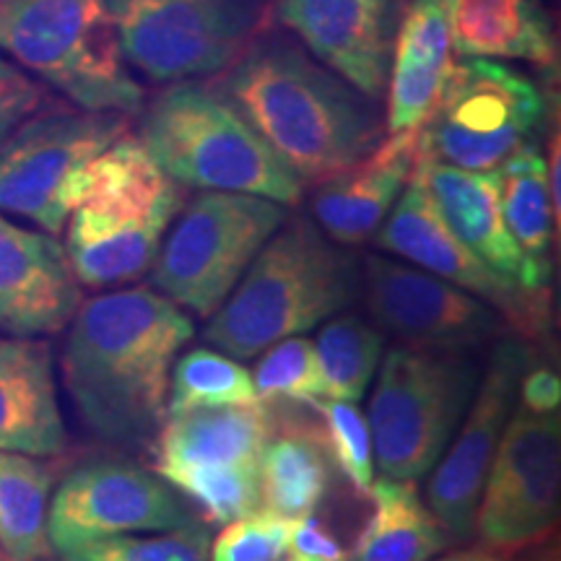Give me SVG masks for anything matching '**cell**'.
<instances>
[{
    "instance_id": "12",
    "label": "cell",
    "mask_w": 561,
    "mask_h": 561,
    "mask_svg": "<svg viewBox=\"0 0 561 561\" xmlns=\"http://www.w3.org/2000/svg\"><path fill=\"white\" fill-rule=\"evenodd\" d=\"M561 507V419L517 403L504 430L473 530L491 551H517L557 528Z\"/></svg>"
},
{
    "instance_id": "20",
    "label": "cell",
    "mask_w": 561,
    "mask_h": 561,
    "mask_svg": "<svg viewBox=\"0 0 561 561\" xmlns=\"http://www.w3.org/2000/svg\"><path fill=\"white\" fill-rule=\"evenodd\" d=\"M419 159V130L390 133L367 157L318 182L312 221L343 248L369 242L401 198Z\"/></svg>"
},
{
    "instance_id": "5",
    "label": "cell",
    "mask_w": 561,
    "mask_h": 561,
    "mask_svg": "<svg viewBox=\"0 0 561 561\" xmlns=\"http://www.w3.org/2000/svg\"><path fill=\"white\" fill-rule=\"evenodd\" d=\"M140 112V144L178 185L257 195L280 206H297L305 195V182L216 83H167Z\"/></svg>"
},
{
    "instance_id": "40",
    "label": "cell",
    "mask_w": 561,
    "mask_h": 561,
    "mask_svg": "<svg viewBox=\"0 0 561 561\" xmlns=\"http://www.w3.org/2000/svg\"><path fill=\"white\" fill-rule=\"evenodd\" d=\"M543 561H559L557 559V551H553V553H546V559Z\"/></svg>"
},
{
    "instance_id": "10",
    "label": "cell",
    "mask_w": 561,
    "mask_h": 561,
    "mask_svg": "<svg viewBox=\"0 0 561 561\" xmlns=\"http://www.w3.org/2000/svg\"><path fill=\"white\" fill-rule=\"evenodd\" d=\"M543 117L541 89L520 68L458 55L437 107L421 125L419 146L458 170L494 172L517 149L536 144Z\"/></svg>"
},
{
    "instance_id": "21",
    "label": "cell",
    "mask_w": 561,
    "mask_h": 561,
    "mask_svg": "<svg viewBox=\"0 0 561 561\" xmlns=\"http://www.w3.org/2000/svg\"><path fill=\"white\" fill-rule=\"evenodd\" d=\"M447 0H411L401 11L388 70V133L421 130L453 70Z\"/></svg>"
},
{
    "instance_id": "30",
    "label": "cell",
    "mask_w": 561,
    "mask_h": 561,
    "mask_svg": "<svg viewBox=\"0 0 561 561\" xmlns=\"http://www.w3.org/2000/svg\"><path fill=\"white\" fill-rule=\"evenodd\" d=\"M252 401H257V396L250 369L219 348H193L172 364L167 416Z\"/></svg>"
},
{
    "instance_id": "2",
    "label": "cell",
    "mask_w": 561,
    "mask_h": 561,
    "mask_svg": "<svg viewBox=\"0 0 561 561\" xmlns=\"http://www.w3.org/2000/svg\"><path fill=\"white\" fill-rule=\"evenodd\" d=\"M216 89L297 178L318 182L385 140V112L289 32H257Z\"/></svg>"
},
{
    "instance_id": "26",
    "label": "cell",
    "mask_w": 561,
    "mask_h": 561,
    "mask_svg": "<svg viewBox=\"0 0 561 561\" xmlns=\"http://www.w3.org/2000/svg\"><path fill=\"white\" fill-rule=\"evenodd\" d=\"M371 512L351 561H430L445 551L450 536L419 494L416 481L382 476L371 481Z\"/></svg>"
},
{
    "instance_id": "1",
    "label": "cell",
    "mask_w": 561,
    "mask_h": 561,
    "mask_svg": "<svg viewBox=\"0 0 561 561\" xmlns=\"http://www.w3.org/2000/svg\"><path fill=\"white\" fill-rule=\"evenodd\" d=\"M193 335L191 314L153 286H121L81 301L60 367L83 426L117 450H153L172 364Z\"/></svg>"
},
{
    "instance_id": "42",
    "label": "cell",
    "mask_w": 561,
    "mask_h": 561,
    "mask_svg": "<svg viewBox=\"0 0 561 561\" xmlns=\"http://www.w3.org/2000/svg\"><path fill=\"white\" fill-rule=\"evenodd\" d=\"M45 561H53V559H45Z\"/></svg>"
},
{
    "instance_id": "31",
    "label": "cell",
    "mask_w": 561,
    "mask_h": 561,
    "mask_svg": "<svg viewBox=\"0 0 561 561\" xmlns=\"http://www.w3.org/2000/svg\"><path fill=\"white\" fill-rule=\"evenodd\" d=\"M161 479L187 496L208 523L227 525L237 517L261 510V462L255 466L172 468Z\"/></svg>"
},
{
    "instance_id": "39",
    "label": "cell",
    "mask_w": 561,
    "mask_h": 561,
    "mask_svg": "<svg viewBox=\"0 0 561 561\" xmlns=\"http://www.w3.org/2000/svg\"><path fill=\"white\" fill-rule=\"evenodd\" d=\"M437 561H507V557H504V553H500V551H491V549H473V551L447 553V557H442Z\"/></svg>"
},
{
    "instance_id": "9",
    "label": "cell",
    "mask_w": 561,
    "mask_h": 561,
    "mask_svg": "<svg viewBox=\"0 0 561 561\" xmlns=\"http://www.w3.org/2000/svg\"><path fill=\"white\" fill-rule=\"evenodd\" d=\"M130 133V115L50 107L26 117L0 144V214L58 237L81 198L89 164Z\"/></svg>"
},
{
    "instance_id": "32",
    "label": "cell",
    "mask_w": 561,
    "mask_h": 561,
    "mask_svg": "<svg viewBox=\"0 0 561 561\" xmlns=\"http://www.w3.org/2000/svg\"><path fill=\"white\" fill-rule=\"evenodd\" d=\"M255 369L250 371L257 401L265 405L294 403L312 405L325 398V377L318 348L305 335H289L261 351Z\"/></svg>"
},
{
    "instance_id": "7",
    "label": "cell",
    "mask_w": 561,
    "mask_h": 561,
    "mask_svg": "<svg viewBox=\"0 0 561 561\" xmlns=\"http://www.w3.org/2000/svg\"><path fill=\"white\" fill-rule=\"evenodd\" d=\"M479 380L481 364L466 351L392 346L377 369L367 411L382 476L426 479L458 432Z\"/></svg>"
},
{
    "instance_id": "17",
    "label": "cell",
    "mask_w": 561,
    "mask_h": 561,
    "mask_svg": "<svg viewBox=\"0 0 561 561\" xmlns=\"http://www.w3.org/2000/svg\"><path fill=\"white\" fill-rule=\"evenodd\" d=\"M273 16L320 62L351 87L380 102L388 70L398 0H271Z\"/></svg>"
},
{
    "instance_id": "18",
    "label": "cell",
    "mask_w": 561,
    "mask_h": 561,
    "mask_svg": "<svg viewBox=\"0 0 561 561\" xmlns=\"http://www.w3.org/2000/svg\"><path fill=\"white\" fill-rule=\"evenodd\" d=\"M79 307L81 284L58 237L0 214V331L16 339L55 335Z\"/></svg>"
},
{
    "instance_id": "24",
    "label": "cell",
    "mask_w": 561,
    "mask_h": 561,
    "mask_svg": "<svg viewBox=\"0 0 561 561\" xmlns=\"http://www.w3.org/2000/svg\"><path fill=\"white\" fill-rule=\"evenodd\" d=\"M447 21L460 58L557 66V39L538 0H447Z\"/></svg>"
},
{
    "instance_id": "15",
    "label": "cell",
    "mask_w": 561,
    "mask_h": 561,
    "mask_svg": "<svg viewBox=\"0 0 561 561\" xmlns=\"http://www.w3.org/2000/svg\"><path fill=\"white\" fill-rule=\"evenodd\" d=\"M530 362L528 343L520 339L500 335L491 343L473 401L453 442L432 468L426 486V507L434 512L447 536L468 538L473 533L483 483L517 405V390Z\"/></svg>"
},
{
    "instance_id": "3",
    "label": "cell",
    "mask_w": 561,
    "mask_h": 561,
    "mask_svg": "<svg viewBox=\"0 0 561 561\" xmlns=\"http://www.w3.org/2000/svg\"><path fill=\"white\" fill-rule=\"evenodd\" d=\"M359 291V261L322 234L312 216H289L210 314L203 339L234 359H252L341 314Z\"/></svg>"
},
{
    "instance_id": "11",
    "label": "cell",
    "mask_w": 561,
    "mask_h": 561,
    "mask_svg": "<svg viewBox=\"0 0 561 561\" xmlns=\"http://www.w3.org/2000/svg\"><path fill=\"white\" fill-rule=\"evenodd\" d=\"M123 58L153 83L219 76L263 30L268 0H104Z\"/></svg>"
},
{
    "instance_id": "22",
    "label": "cell",
    "mask_w": 561,
    "mask_h": 561,
    "mask_svg": "<svg viewBox=\"0 0 561 561\" xmlns=\"http://www.w3.org/2000/svg\"><path fill=\"white\" fill-rule=\"evenodd\" d=\"M66 447L50 343L0 339V450L55 458Z\"/></svg>"
},
{
    "instance_id": "19",
    "label": "cell",
    "mask_w": 561,
    "mask_h": 561,
    "mask_svg": "<svg viewBox=\"0 0 561 561\" xmlns=\"http://www.w3.org/2000/svg\"><path fill=\"white\" fill-rule=\"evenodd\" d=\"M371 240L390 255H398L401 261L450 280L460 289L471 291L473 297L483 299L504 320H510L525 339L536 335L520 301L512 297L500 280L483 268L479 257L453 234L416 170Z\"/></svg>"
},
{
    "instance_id": "36",
    "label": "cell",
    "mask_w": 561,
    "mask_h": 561,
    "mask_svg": "<svg viewBox=\"0 0 561 561\" xmlns=\"http://www.w3.org/2000/svg\"><path fill=\"white\" fill-rule=\"evenodd\" d=\"M45 102V91L11 58L0 55V144L34 115Z\"/></svg>"
},
{
    "instance_id": "23",
    "label": "cell",
    "mask_w": 561,
    "mask_h": 561,
    "mask_svg": "<svg viewBox=\"0 0 561 561\" xmlns=\"http://www.w3.org/2000/svg\"><path fill=\"white\" fill-rule=\"evenodd\" d=\"M273 430L276 416L261 401L174 413L167 416L153 442L157 473L172 468L255 466Z\"/></svg>"
},
{
    "instance_id": "27",
    "label": "cell",
    "mask_w": 561,
    "mask_h": 561,
    "mask_svg": "<svg viewBox=\"0 0 561 561\" xmlns=\"http://www.w3.org/2000/svg\"><path fill=\"white\" fill-rule=\"evenodd\" d=\"M55 473L47 462L24 453L0 450V553L3 561H45Z\"/></svg>"
},
{
    "instance_id": "14",
    "label": "cell",
    "mask_w": 561,
    "mask_h": 561,
    "mask_svg": "<svg viewBox=\"0 0 561 561\" xmlns=\"http://www.w3.org/2000/svg\"><path fill=\"white\" fill-rule=\"evenodd\" d=\"M359 271L371 322L403 346L473 354L504 335V318L494 307L416 265L367 255Z\"/></svg>"
},
{
    "instance_id": "13",
    "label": "cell",
    "mask_w": 561,
    "mask_h": 561,
    "mask_svg": "<svg viewBox=\"0 0 561 561\" xmlns=\"http://www.w3.org/2000/svg\"><path fill=\"white\" fill-rule=\"evenodd\" d=\"M195 523L178 489L128 460H91L73 468L47 510L53 551L130 533H161Z\"/></svg>"
},
{
    "instance_id": "34",
    "label": "cell",
    "mask_w": 561,
    "mask_h": 561,
    "mask_svg": "<svg viewBox=\"0 0 561 561\" xmlns=\"http://www.w3.org/2000/svg\"><path fill=\"white\" fill-rule=\"evenodd\" d=\"M312 409L325 419L328 450L339 471L346 476L356 494L369 496L375 481V453H371L367 416L356 403L335 401V398H318Z\"/></svg>"
},
{
    "instance_id": "8",
    "label": "cell",
    "mask_w": 561,
    "mask_h": 561,
    "mask_svg": "<svg viewBox=\"0 0 561 561\" xmlns=\"http://www.w3.org/2000/svg\"><path fill=\"white\" fill-rule=\"evenodd\" d=\"M286 219L289 206L276 201L201 191L161 240L151 265L153 289L208 320Z\"/></svg>"
},
{
    "instance_id": "43",
    "label": "cell",
    "mask_w": 561,
    "mask_h": 561,
    "mask_svg": "<svg viewBox=\"0 0 561 561\" xmlns=\"http://www.w3.org/2000/svg\"><path fill=\"white\" fill-rule=\"evenodd\" d=\"M0 561H3V559H0Z\"/></svg>"
},
{
    "instance_id": "41",
    "label": "cell",
    "mask_w": 561,
    "mask_h": 561,
    "mask_svg": "<svg viewBox=\"0 0 561 561\" xmlns=\"http://www.w3.org/2000/svg\"><path fill=\"white\" fill-rule=\"evenodd\" d=\"M291 561H318V559H294L291 557ZM339 561H351V559H339Z\"/></svg>"
},
{
    "instance_id": "6",
    "label": "cell",
    "mask_w": 561,
    "mask_h": 561,
    "mask_svg": "<svg viewBox=\"0 0 561 561\" xmlns=\"http://www.w3.org/2000/svg\"><path fill=\"white\" fill-rule=\"evenodd\" d=\"M0 53L83 110L146 104L104 0H0Z\"/></svg>"
},
{
    "instance_id": "25",
    "label": "cell",
    "mask_w": 561,
    "mask_h": 561,
    "mask_svg": "<svg viewBox=\"0 0 561 561\" xmlns=\"http://www.w3.org/2000/svg\"><path fill=\"white\" fill-rule=\"evenodd\" d=\"M333 483V458L325 434L294 416L273 430L261 455V494L265 510L286 520L314 515Z\"/></svg>"
},
{
    "instance_id": "33",
    "label": "cell",
    "mask_w": 561,
    "mask_h": 561,
    "mask_svg": "<svg viewBox=\"0 0 561 561\" xmlns=\"http://www.w3.org/2000/svg\"><path fill=\"white\" fill-rule=\"evenodd\" d=\"M206 525L191 523L161 533H130L83 543L60 553V561H208Z\"/></svg>"
},
{
    "instance_id": "38",
    "label": "cell",
    "mask_w": 561,
    "mask_h": 561,
    "mask_svg": "<svg viewBox=\"0 0 561 561\" xmlns=\"http://www.w3.org/2000/svg\"><path fill=\"white\" fill-rule=\"evenodd\" d=\"M517 403L538 413H553L561 409V380L551 367L525 369Z\"/></svg>"
},
{
    "instance_id": "29",
    "label": "cell",
    "mask_w": 561,
    "mask_h": 561,
    "mask_svg": "<svg viewBox=\"0 0 561 561\" xmlns=\"http://www.w3.org/2000/svg\"><path fill=\"white\" fill-rule=\"evenodd\" d=\"M318 359L325 377V398L362 401L385 356V333L356 314H335L318 333Z\"/></svg>"
},
{
    "instance_id": "16",
    "label": "cell",
    "mask_w": 561,
    "mask_h": 561,
    "mask_svg": "<svg viewBox=\"0 0 561 561\" xmlns=\"http://www.w3.org/2000/svg\"><path fill=\"white\" fill-rule=\"evenodd\" d=\"M416 174L430 191L434 206L447 227L483 268L507 289L528 312L533 333H541L549 322V278L533 265L504 224L500 206V174L468 172L421 151Z\"/></svg>"
},
{
    "instance_id": "4",
    "label": "cell",
    "mask_w": 561,
    "mask_h": 561,
    "mask_svg": "<svg viewBox=\"0 0 561 561\" xmlns=\"http://www.w3.org/2000/svg\"><path fill=\"white\" fill-rule=\"evenodd\" d=\"M185 187L161 172L138 136L125 133L89 164L68 216L66 255L87 289H121L151 271Z\"/></svg>"
},
{
    "instance_id": "35",
    "label": "cell",
    "mask_w": 561,
    "mask_h": 561,
    "mask_svg": "<svg viewBox=\"0 0 561 561\" xmlns=\"http://www.w3.org/2000/svg\"><path fill=\"white\" fill-rule=\"evenodd\" d=\"M289 551V520L257 510L227 523L208 546V561H280Z\"/></svg>"
},
{
    "instance_id": "37",
    "label": "cell",
    "mask_w": 561,
    "mask_h": 561,
    "mask_svg": "<svg viewBox=\"0 0 561 561\" xmlns=\"http://www.w3.org/2000/svg\"><path fill=\"white\" fill-rule=\"evenodd\" d=\"M294 559H318V561H339L346 559V551L339 538L322 525L314 515L289 520V551Z\"/></svg>"
},
{
    "instance_id": "28",
    "label": "cell",
    "mask_w": 561,
    "mask_h": 561,
    "mask_svg": "<svg viewBox=\"0 0 561 561\" xmlns=\"http://www.w3.org/2000/svg\"><path fill=\"white\" fill-rule=\"evenodd\" d=\"M500 206L510 234L533 265L551 273V234L559 224L551 206L546 159L536 144L523 146L500 164Z\"/></svg>"
}]
</instances>
